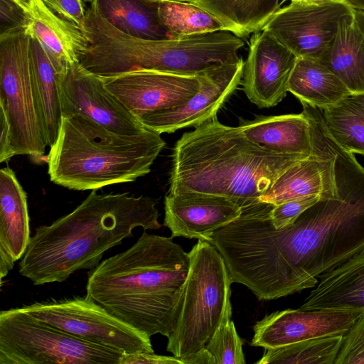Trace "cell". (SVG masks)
Wrapping results in <instances>:
<instances>
[{
	"label": "cell",
	"mask_w": 364,
	"mask_h": 364,
	"mask_svg": "<svg viewBox=\"0 0 364 364\" xmlns=\"http://www.w3.org/2000/svg\"><path fill=\"white\" fill-rule=\"evenodd\" d=\"M244 46L241 37L226 30L146 40L112 27L102 40L100 59L108 76L139 70L198 75L213 65L239 60Z\"/></svg>",
	"instance_id": "5b68a950"
},
{
	"label": "cell",
	"mask_w": 364,
	"mask_h": 364,
	"mask_svg": "<svg viewBox=\"0 0 364 364\" xmlns=\"http://www.w3.org/2000/svg\"><path fill=\"white\" fill-rule=\"evenodd\" d=\"M353 13L358 28L364 37V10L353 9Z\"/></svg>",
	"instance_id": "d590c367"
},
{
	"label": "cell",
	"mask_w": 364,
	"mask_h": 364,
	"mask_svg": "<svg viewBox=\"0 0 364 364\" xmlns=\"http://www.w3.org/2000/svg\"><path fill=\"white\" fill-rule=\"evenodd\" d=\"M299 309L364 311V251L320 275Z\"/></svg>",
	"instance_id": "ac0fdd59"
},
{
	"label": "cell",
	"mask_w": 364,
	"mask_h": 364,
	"mask_svg": "<svg viewBox=\"0 0 364 364\" xmlns=\"http://www.w3.org/2000/svg\"><path fill=\"white\" fill-rule=\"evenodd\" d=\"M320 198L319 196H310L274 205L270 213L273 225L280 230L292 225L301 213Z\"/></svg>",
	"instance_id": "4dcf8cb0"
},
{
	"label": "cell",
	"mask_w": 364,
	"mask_h": 364,
	"mask_svg": "<svg viewBox=\"0 0 364 364\" xmlns=\"http://www.w3.org/2000/svg\"><path fill=\"white\" fill-rule=\"evenodd\" d=\"M157 203L147 196L92 190L72 212L36 229L19 262L20 274L38 286L93 269L107 250L133 236L136 228H161Z\"/></svg>",
	"instance_id": "6da1fadb"
},
{
	"label": "cell",
	"mask_w": 364,
	"mask_h": 364,
	"mask_svg": "<svg viewBox=\"0 0 364 364\" xmlns=\"http://www.w3.org/2000/svg\"><path fill=\"white\" fill-rule=\"evenodd\" d=\"M26 28L0 33V110L6 114L15 155L41 158L47 146Z\"/></svg>",
	"instance_id": "ba28073f"
},
{
	"label": "cell",
	"mask_w": 364,
	"mask_h": 364,
	"mask_svg": "<svg viewBox=\"0 0 364 364\" xmlns=\"http://www.w3.org/2000/svg\"><path fill=\"white\" fill-rule=\"evenodd\" d=\"M103 18L120 31L146 40L173 37L162 24L159 1L152 0H94Z\"/></svg>",
	"instance_id": "603a6c76"
},
{
	"label": "cell",
	"mask_w": 364,
	"mask_h": 364,
	"mask_svg": "<svg viewBox=\"0 0 364 364\" xmlns=\"http://www.w3.org/2000/svg\"><path fill=\"white\" fill-rule=\"evenodd\" d=\"M216 16L225 29L245 37L262 29L279 0H190Z\"/></svg>",
	"instance_id": "d4e9b609"
},
{
	"label": "cell",
	"mask_w": 364,
	"mask_h": 364,
	"mask_svg": "<svg viewBox=\"0 0 364 364\" xmlns=\"http://www.w3.org/2000/svg\"><path fill=\"white\" fill-rule=\"evenodd\" d=\"M159 15L173 37L225 30L216 16L189 1H159Z\"/></svg>",
	"instance_id": "4316f807"
},
{
	"label": "cell",
	"mask_w": 364,
	"mask_h": 364,
	"mask_svg": "<svg viewBox=\"0 0 364 364\" xmlns=\"http://www.w3.org/2000/svg\"><path fill=\"white\" fill-rule=\"evenodd\" d=\"M188 255L180 310L166 346L181 360L203 348L232 316V282L221 254L209 242L198 240Z\"/></svg>",
	"instance_id": "8992f818"
},
{
	"label": "cell",
	"mask_w": 364,
	"mask_h": 364,
	"mask_svg": "<svg viewBox=\"0 0 364 364\" xmlns=\"http://www.w3.org/2000/svg\"><path fill=\"white\" fill-rule=\"evenodd\" d=\"M31 60L46 144L56 140L63 117L58 71L40 41L31 36Z\"/></svg>",
	"instance_id": "cb8c5ba5"
},
{
	"label": "cell",
	"mask_w": 364,
	"mask_h": 364,
	"mask_svg": "<svg viewBox=\"0 0 364 364\" xmlns=\"http://www.w3.org/2000/svg\"><path fill=\"white\" fill-rule=\"evenodd\" d=\"M164 225L171 237L206 240L215 230L237 219L242 208L229 198L193 191L168 192Z\"/></svg>",
	"instance_id": "2e32d148"
},
{
	"label": "cell",
	"mask_w": 364,
	"mask_h": 364,
	"mask_svg": "<svg viewBox=\"0 0 364 364\" xmlns=\"http://www.w3.org/2000/svg\"><path fill=\"white\" fill-rule=\"evenodd\" d=\"M291 1H294V0H291Z\"/></svg>",
	"instance_id": "60d3db41"
},
{
	"label": "cell",
	"mask_w": 364,
	"mask_h": 364,
	"mask_svg": "<svg viewBox=\"0 0 364 364\" xmlns=\"http://www.w3.org/2000/svg\"><path fill=\"white\" fill-rule=\"evenodd\" d=\"M204 348L210 354L215 364H245L242 342L234 322L225 321Z\"/></svg>",
	"instance_id": "f1b7e54d"
},
{
	"label": "cell",
	"mask_w": 364,
	"mask_h": 364,
	"mask_svg": "<svg viewBox=\"0 0 364 364\" xmlns=\"http://www.w3.org/2000/svg\"><path fill=\"white\" fill-rule=\"evenodd\" d=\"M27 194L9 166L0 170V279L25 254L30 240Z\"/></svg>",
	"instance_id": "e0dca14e"
},
{
	"label": "cell",
	"mask_w": 364,
	"mask_h": 364,
	"mask_svg": "<svg viewBox=\"0 0 364 364\" xmlns=\"http://www.w3.org/2000/svg\"><path fill=\"white\" fill-rule=\"evenodd\" d=\"M120 364H183V362L174 355H159L154 352L124 353Z\"/></svg>",
	"instance_id": "836d02e7"
},
{
	"label": "cell",
	"mask_w": 364,
	"mask_h": 364,
	"mask_svg": "<svg viewBox=\"0 0 364 364\" xmlns=\"http://www.w3.org/2000/svg\"><path fill=\"white\" fill-rule=\"evenodd\" d=\"M21 308L38 320L88 342L126 354L154 352L149 336L118 319L87 296L50 299Z\"/></svg>",
	"instance_id": "9c48e42d"
},
{
	"label": "cell",
	"mask_w": 364,
	"mask_h": 364,
	"mask_svg": "<svg viewBox=\"0 0 364 364\" xmlns=\"http://www.w3.org/2000/svg\"><path fill=\"white\" fill-rule=\"evenodd\" d=\"M63 115L78 114L117 133L134 134L146 127L105 87L102 78L75 63L58 73Z\"/></svg>",
	"instance_id": "8fae6325"
},
{
	"label": "cell",
	"mask_w": 364,
	"mask_h": 364,
	"mask_svg": "<svg viewBox=\"0 0 364 364\" xmlns=\"http://www.w3.org/2000/svg\"><path fill=\"white\" fill-rule=\"evenodd\" d=\"M156 1H189L190 0H152Z\"/></svg>",
	"instance_id": "f35d334b"
},
{
	"label": "cell",
	"mask_w": 364,
	"mask_h": 364,
	"mask_svg": "<svg viewBox=\"0 0 364 364\" xmlns=\"http://www.w3.org/2000/svg\"><path fill=\"white\" fill-rule=\"evenodd\" d=\"M0 33L26 28L30 24V14L14 0H0Z\"/></svg>",
	"instance_id": "1f68e13d"
},
{
	"label": "cell",
	"mask_w": 364,
	"mask_h": 364,
	"mask_svg": "<svg viewBox=\"0 0 364 364\" xmlns=\"http://www.w3.org/2000/svg\"><path fill=\"white\" fill-rule=\"evenodd\" d=\"M309 156L272 151L215 118L176 142L168 192L220 196L242 208L259 202L284 171Z\"/></svg>",
	"instance_id": "3957f363"
},
{
	"label": "cell",
	"mask_w": 364,
	"mask_h": 364,
	"mask_svg": "<svg viewBox=\"0 0 364 364\" xmlns=\"http://www.w3.org/2000/svg\"><path fill=\"white\" fill-rule=\"evenodd\" d=\"M343 336L316 338L266 349L257 364H334Z\"/></svg>",
	"instance_id": "83f0119b"
},
{
	"label": "cell",
	"mask_w": 364,
	"mask_h": 364,
	"mask_svg": "<svg viewBox=\"0 0 364 364\" xmlns=\"http://www.w3.org/2000/svg\"><path fill=\"white\" fill-rule=\"evenodd\" d=\"M190 257L173 237L144 230L129 248L87 274L86 296L150 338L168 337L178 318Z\"/></svg>",
	"instance_id": "7a4b0ae2"
},
{
	"label": "cell",
	"mask_w": 364,
	"mask_h": 364,
	"mask_svg": "<svg viewBox=\"0 0 364 364\" xmlns=\"http://www.w3.org/2000/svg\"><path fill=\"white\" fill-rule=\"evenodd\" d=\"M288 91L300 102L325 109L351 92L343 82L318 60L297 58L288 82Z\"/></svg>",
	"instance_id": "44dd1931"
},
{
	"label": "cell",
	"mask_w": 364,
	"mask_h": 364,
	"mask_svg": "<svg viewBox=\"0 0 364 364\" xmlns=\"http://www.w3.org/2000/svg\"><path fill=\"white\" fill-rule=\"evenodd\" d=\"M165 145L148 128L125 134L78 114L63 115L47 155L48 173L53 183L75 191L132 182L150 173Z\"/></svg>",
	"instance_id": "277c9868"
},
{
	"label": "cell",
	"mask_w": 364,
	"mask_h": 364,
	"mask_svg": "<svg viewBox=\"0 0 364 364\" xmlns=\"http://www.w3.org/2000/svg\"><path fill=\"white\" fill-rule=\"evenodd\" d=\"M28 32L43 46L58 73L79 62L88 46L80 27L60 17L43 0H34Z\"/></svg>",
	"instance_id": "d6986e66"
},
{
	"label": "cell",
	"mask_w": 364,
	"mask_h": 364,
	"mask_svg": "<svg viewBox=\"0 0 364 364\" xmlns=\"http://www.w3.org/2000/svg\"><path fill=\"white\" fill-rule=\"evenodd\" d=\"M334 364H364V313L343 336Z\"/></svg>",
	"instance_id": "f546056e"
},
{
	"label": "cell",
	"mask_w": 364,
	"mask_h": 364,
	"mask_svg": "<svg viewBox=\"0 0 364 364\" xmlns=\"http://www.w3.org/2000/svg\"><path fill=\"white\" fill-rule=\"evenodd\" d=\"M321 109L333 138L350 152L364 155V92L350 93Z\"/></svg>",
	"instance_id": "484cf974"
},
{
	"label": "cell",
	"mask_w": 364,
	"mask_h": 364,
	"mask_svg": "<svg viewBox=\"0 0 364 364\" xmlns=\"http://www.w3.org/2000/svg\"><path fill=\"white\" fill-rule=\"evenodd\" d=\"M320 61L343 82L351 93L364 92V37L353 12L339 22L333 42Z\"/></svg>",
	"instance_id": "7402d4cb"
},
{
	"label": "cell",
	"mask_w": 364,
	"mask_h": 364,
	"mask_svg": "<svg viewBox=\"0 0 364 364\" xmlns=\"http://www.w3.org/2000/svg\"><path fill=\"white\" fill-rule=\"evenodd\" d=\"M345 0H294L279 8L262 29L297 58L321 60L330 49L339 22L353 12Z\"/></svg>",
	"instance_id": "30bf717a"
},
{
	"label": "cell",
	"mask_w": 364,
	"mask_h": 364,
	"mask_svg": "<svg viewBox=\"0 0 364 364\" xmlns=\"http://www.w3.org/2000/svg\"><path fill=\"white\" fill-rule=\"evenodd\" d=\"M245 61L213 65L199 73L198 92L183 105L154 111L139 117L144 127L159 134L196 127L216 118L219 109L242 82Z\"/></svg>",
	"instance_id": "7c38bea8"
},
{
	"label": "cell",
	"mask_w": 364,
	"mask_h": 364,
	"mask_svg": "<svg viewBox=\"0 0 364 364\" xmlns=\"http://www.w3.org/2000/svg\"><path fill=\"white\" fill-rule=\"evenodd\" d=\"M353 9H359L364 10V0H345Z\"/></svg>",
	"instance_id": "74e56055"
},
{
	"label": "cell",
	"mask_w": 364,
	"mask_h": 364,
	"mask_svg": "<svg viewBox=\"0 0 364 364\" xmlns=\"http://www.w3.org/2000/svg\"><path fill=\"white\" fill-rule=\"evenodd\" d=\"M17 4L22 6L27 11H30L33 6L34 0H14Z\"/></svg>",
	"instance_id": "8d00e7d4"
},
{
	"label": "cell",
	"mask_w": 364,
	"mask_h": 364,
	"mask_svg": "<svg viewBox=\"0 0 364 364\" xmlns=\"http://www.w3.org/2000/svg\"><path fill=\"white\" fill-rule=\"evenodd\" d=\"M85 1L92 2V1H93L94 0H85Z\"/></svg>",
	"instance_id": "ab89813d"
},
{
	"label": "cell",
	"mask_w": 364,
	"mask_h": 364,
	"mask_svg": "<svg viewBox=\"0 0 364 364\" xmlns=\"http://www.w3.org/2000/svg\"><path fill=\"white\" fill-rule=\"evenodd\" d=\"M123 354L65 333L21 307L0 312V364H120Z\"/></svg>",
	"instance_id": "52a82bcc"
},
{
	"label": "cell",
	"mask_w": 364,
	"mask_h": 364,
	"mask_svg": "<svg viewBox=\"0 0 364 364\" xmlns=\"http://www.w3.org/2000/svg\"><path fill=\"white\" fill-rule=\"evenodd\" d=\"M100 77L107 90L137 118L154 111L183 105L200 87L199 74L139 70Z\"/></svg>",
	"instance_id": "4fadbf2b"
},
{
	"label": "cell",
	"mask_w": 364,
	"mask_h": 364,
	"mask_svg": "<svg viewBox=\"0 0 364 364\" xmlns=\"http://www.w3.org/2000/svg\"><path fill=\"white\" fill-rule=\"evenodd\" d=\"M181 361L183 364H215L213 358L204 348L181 359Z\"/></svg>",
	"instance_id": "e575fe53"
},
{
	"label": "cell",
	"mask_w": 364,
	"mask_h": 364,
	"mask_svg": "<svg viewBox=\"0 0 364 364\" xmlns=\"http://www.w3.org/2000/svg\"><path fill=\"white\" fill-rule=\"evenodd\" d=\"M60 17L81 28L85 21L86 10L82 0H43Z\"/></svg>",
	"instance_id": "d6a6232c"
},
{
	"label": "cell",
	"mask_w": 364,
	"mask_h": 364,
	"mask_svg": "<svg viewBox=\"0 0 364 364\" xmlns=\"http://www.w3.org/2000/svg\"><path fill=\"white\" fill-rule=\"evenodd\" d=\"M296 60L297 57L267 30L254 33L242 81L249 100L259 108L277 105L287 95Z\"/></svg>",
	"instance_id": "5bb4252c"
},
{
	"label": "cell",
	"mask_w": 364,
	"mask_h": 364,
	"mask_svg": "<svg viewBox=\"0 0 364 364\" xmlns=\"http://www.w3.org/2000/svg\"><path fill=\"white\" fill-rule=\"evenodd\" d=\"M239 127L250 141L272 151L309 156L312 153L310 124L305 114L258 115L239 118Z\"/></svg>",
	"instance_id": "ffe728a7"
},
{
	"label": "cell",
	"mask_w": 364,
	"mask_h": 364,
	"mask_svg": "<svg viewBox=\"0 0 364 364\" xmlns=\"http://www.w3.org/2000/svg\"><path fill=\"white\" fill-rule=\"evenodd\" d=\"M363 313L299 309L276 311L255 323L250 345L270 349L316 338L343 336Z\"/></svg>",
	"instance_id": "9a60e30c"
}]
</instances>
